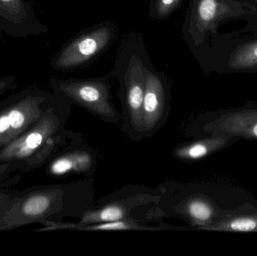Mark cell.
Returning a JSON list of instances; mask_svg holds the SVG:
<instances>
[{
  "label": "cell",
  "instance_id": "1",
  "mask_svg": "<svg viewBox=\"0 0 257 256\" xmlns=\"http://www.w3.org/2000/svg\"><path fill=\"white\" fill-rule=\"evenodd\" d=\"M93 206V184L88 181L32 186L0 207V231L81 217Z\"/></svg>",
  "mask_w": 257,
  "mask_h": 256
},
{
  "label": "cell",
  "instance_id": "2",
  "mask_svg": "<svg viewBox=\"0 0 257 256\" xmlns=\"http://www.w3.org/2000/svg\"><path fill=\"white\" fill-rule=\"evenodd\" d=\"M69 102L63 96L21 136L0 150V162L16 164L26 174L45 166L56 154L77 139L66 128Z\"/></svg>",
  "mask_w": 257,
  "mask_h": 256
},
{
  "label": "cell",
  "instance_id": "3",
  "mask_svg": "<svg viewBox=\"0 0 257 256\" xmlns=\"http://www.w3.org/2000/svg\"><path fill=\"white\" fill-rule=\"evenodd\" d=\"M60 95L29 87L0 102V150L33 126Z\"/></svg>",
  "mask_w": 257,
  "mask_h": 256
},
{
  "label": "cell",
  "instance_id": "4",
  "mask_svg": "<svg viewBox=\"0 0 257 256\" xmlns=\"http://www.w3.org/2000/svg\"><path fill=\"white\" fill-rule=\"evenodd\" d=\"M243 20L257 26V9L240 0H194L190 33L196 45L205 40L208 33H216L222 23Z\"/></svg>",
  "mask_w": 257,
  "mask_h": 256
},
{
  "label": "cell",
  "instance_id": "5",
  "mask_svg": "<svg viewBox=\"0 0 257 256\" xmlns=\"http://www.w3.org/2000/svg\"><path fill=\"white\" fill-rule=\"evenodd\" d=\"M198 136L214 135L257 141V103L205 113L192 125Z\"/></svg>",
  "mask_w": 257,
  "mask_h": 256
},
{
  "label": "cell",
  "instance_id": "6",
  "mask_svg": "<svg viewBox=\"0 0 257 256\" xmlns=\"http://www.w3.org/2000/svg\"><path fill=\"white\" fill-rule=\"evenodd\" d=\"M53 92L69 102L109 123H118L122 114L111 103L109 88L100 81H74L53 78L50 81Z\"/></svg>",
  "mask_w": 257,
  "mask_h": 256
},
{
  "label": "cell",
  "instance_id": "7",
  "mask_svg": "<svg viewBox=\"0 0 257 256\" xmlns=\"http://www.w3.org/2000/svg\"><path fill=\"white\" fill-rule=\"evenodd\" d=\"M214 51L219 73L257 74V26L219 37Z\"/></svg>",
  "mask_w": 257,
  "mask_h": 256
},
{
  "label": "cell",
  "instance_id": "8",
  "mask_svg": "<svg viewBox=\"0 0 257 256\" xmlns=\"http://www.w3.org/2000/svg\"><path fill=\"white\" fill-rule=\"evenodd\" d=\"M157 196L147 190H133L131 196L117 195L102 198L99 204L83 213L77 223L80 225L126 220L132 216L133 210L145 207L155 201Z\"/></svg>",
  "mask_w": 257,
  "mask_h": 256
},
{
  "label": "cell",
  "instance_id": "9",
  "mask_svg": "<svg viewBox=\"0 0 257 256\" xmlns=\"http://www.w3.org/2000/svg\"><path fill=\"white\" fill-rule=\"evenodd\" d=\"M145 73L139 59L133 57L125 81L122 120L125 132L136 140L143 138L142 106L145 96Z\"/></svg>",
  "mask_w": 257,
  "mask_h": 256
},
{
  "label": "cell",
  "instance_id": "10",
  "mask_svg": "<svg viewBox=\"0 0 257 256\" xmlns=\"http://www.w3.org/2000/svg\"><path fill=\"white\" fill-rule=\"evenodd\" d=\"M29 0H0V34L27 39L46 33Z\"/></svg>",
  "mask_w": 257,
  "mask_h": 256
},
{
  "label": "cell",
  "instance_id": "11",
  "mask_svg": "<svg viewBox=\"0 0 257 256\" xmlns=\"http://www.w3.org/2000/svg\"><path fill=\"white\" fill-rule=\"evenodd\" d=\"M112 35L110 27H102L73 41L51 62L54 69H68L79 66L107 46Z\"/></svg>",
  "mask_w": 257,
  "mask_h": 256
},
{
  "label": "cell",
  "instance_id": "12",
  "mask_svg": "<svg viewBox=\"0 0 257 256\" xmlns=\"http://www.w3.org/2000/svg\"><path fill=\"white\" fill-rule=\"evenodd\" d=\"M96 156L91 148L78 147V138L57 153L46 165L45 172L50 177H62L71 174H94Z\"/></svg>",
  "mask_w": 257,
  "mask_h": 256
},
{
  "label": "cell",
  "instance_id": "13",
  "mask_svg": "<svg viewBox=\"0 0 257 256\" xmlns=\"http://www.w3.org/2000/svg\"><path fill=\"white\" fill-rule=\"evenodd\" d=\"M168 102L164 84L151 72L145 73V90L142 106V137L155 133L167 117Z\"/></svg>",
  "mask_w": 257,
  "mask_h": 256
},
{
  "label": "cell",
  "instance_id": "14",
  "mask_svg": "<svg viewBox=\"0 0 257 256\" xmlns=\"http://www.w3.org/2000/svg\"><path fill=\"white\" fill-rule=\"evenodd\" d=\"M175 210L178 215L188 221L194 229L201 231H205L225 216V210L212 198L202 194L187 197Z\"/></svg>",
  "mask_w": 257,
  "mask_h": 256
},
{
  "label": "cell",
  "instance_id": "15",
  "mask_svg": "<svg viewBox=\"0 0 257 256\" xmlns=\"http://www.w3.org/2000/svg\"><path fill=\"white\" fill-rule=\"evenodd\" d=\"M239 141L238 138L232 137L203 135L176 147L174 150V156L183 162H197L222 151Z\"/></svg>",
  "mask_w": 257,
  "mask_h": 256
},
{
  "label": "cell",
  "instance_id": "16",
  "mask_svg": "<svg viewBox=\"0 0 257 256\" xmlns=\"http://www.w3.org/2000/svg\"><path fill=\"white\" fill-rule=\"evenodd\" d=\"M205 231L257 233V207L246 203L237 208L225 210L224 217Z\"/></svg>",
  "mask_w": 257,
  "mask_h": 256
},
{
  "label": "cell",
  "instance_id": "17",
  "mask_svg": "<svg viewBox=\"0 0 257 256\" xmlns=\"http://www.w3.org/2000/svg\"><path fill=\"white\" fill-rule=\"evenodd\" d=\"M139 219L130 218L126 220L115 221V222H98V223L80 225L77 222H68L65 221L57 222H45L41 224L42 228L36 229L38 232L44 231H58V230H72V231H126V230H150V231H160L163 228H153L148 225L139 223Z\"/></svg>",
  "mask_w": 257,
  "mask_h": 256
},
{
  "label": "cell",
  "instance_id": "18",
  "mask_svg": "<svg viewBox=\"0 0 257 256\" xmlns=\"http://www.w3.org/2000/svg\"><path fill=\"white\" fill-rule=\"evenodd\" d=\"M25 174L16 164L0 162V189H12L22 180Z\"/></svg>",
  "mask_w": 257,
  "mask_h": 256
},
{
  "label": "cell",
  "instance_id": "19",
  "mask_svg": "<svg viewBox=\"0 0 257 256\" xmlns=\"http://www.w3.org/2000/svg\"><path fill=\"white\" fill-rule=\"evenodd\" d=\"M180 0H157L156 5L157 14L160 17L169 15L178 5Z\"/></svg>",
  "mask_w": 257,
  "mask_h": 256
},
{
  "label": "cell",
  "instance_id": "20",
  "mask_svg": "<svg viewBox=\"0 0 257 256\" xmlns=\"http://www.w3.org/2000/svg\"><path fill=\"white\" fill-rule=\"evenodd\" d=\"M16 77L14 75L0 79V96L18 88Z\"/></svg>",
  "mask_w": 257,
  "mask_h": 256
},
{
  "label": "cell",
  "instance_id": "21",
  "mask_svg": "<svg viewBox=\"0 0 257 256\" xmlns=\"http://www.w3.org/2000/svg\"><path fill=\"white\" fill-rule=\"evenodd\" d=\"M19 191V189H0V207L10 201Z\"/></svg>",
  "mask_w": 257,
  "mask_h": 256
},
{
  "label": "cell",
  "instance_id": "22",
  "mask_svg": "<svg viewBox=\"0 0 257 256\" xmlns=\"http://www.w3.org/2000/svg\"><path fill=\"white\" fill-rule=\"evenodd\" d=\"M240 1L248 3V4L254 6V7H256L257 9V0H240Z\"/></svg>",
  "mask_w": 257,
  "mask_h": 256
}]
</instances>
